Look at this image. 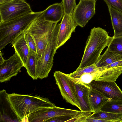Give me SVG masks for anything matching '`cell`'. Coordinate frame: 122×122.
Listing matches in <instances>:
<instances>
[{"label":"cell","instance_id":"cb8c5ba5","mask_svg":"<svg viewBox=\"0 0 122 122\" xmlns=\"http://www.w3.org/2000/svg\"><path fill=\"white\" fill-rule=\"evenodd\" d=\"M108 46L109 51L122 56V35L112 37Z\"/></svg>","mask_w":122,"mask_h":122},{"label":"cell","instance_id":"d4e9b609","mask_svg":"<svg viewBox=\"0 0 122 122\" xmlns=\"http://www.w3.org/2000/svg\"><path fill=\"white\" fill-rule=\"evenodd\" d=\"M62 4L64 14L72 15L76 6V0H62Z\"/></svg>","mask_w":122,"mask_h":122},{"label":"cell","instance_id":"7402d4cb","mask_svg":"<svg viewBox=\"0 0 122 122\" xmlns=\"http://www.w3.org/2000/svg\"><path fill=\"white\" fill-rule=\"evenodd\" d=\"M36 53L30 49L25 68L28 75L33 80L38 78L36 75Z\"/></svg>","mask_w":122,"mask_h":122},{"label":"cell","instance_id":"5bb4252c","mask_svg":"<svg viewBox=\"0 0 122 122\" xmlns=\"http://www.w3.org/2000/svg\"><path fill=\"white\" fill-rule=\"evenodd\" d=\"M64 11L62 2L51 5L39 16L41 18L52 22L58 23L62 18Z\"/></svg>","mask_w":122,"mask_h":122},{"label":"cell","instance_id":"d6986e66","mask_svg":"<svg viewBox=\"0 0 122 122\" xmlns=\"http://www.w3.org/2000/svg\"><path fill=\"white\" fill-rule=\"evenodd\" d=\"M122 73V66L103 68L95 80L115 82Z\"/></svg>","mask_w":122,"mask_h":122},{"label":"cell","instance_id":"1f68e13d","mask_svg":"<svg viewBox=\"0 0 122 122\" xmlns=\"http://www.w3.org/2000/svg\"><path fill=\"white\" fill-rule=\"evenodd\" d=\"M0 65L2 64L4 61L5 60L2 56V53L0 51Z\"/></svg>","mask_w":122,"mask_h":122},{"label":"cell","instance_id":"30bf717a","mask_svg":"<svg viewBox=\"0 0 122 122\" xmlns=\"http://www.w3.org/2000/svg\"><path fill=\"white\" fill-rule=\"evenodd\" d=\"M0 66L1 83L9 81L12 77L16 76L24 67L21 60L16 52L9 59L5 60Z\"/></svg>","mask_w":122,"mask_h":122},{"label":"cell","instance_id":"4316f807","mask_svg":"<svg viewBox=\"0 0 122 122\" xmlns=\"http://www.w3.org/2000/svg\"><path fill=\"white\" fill-rule=\"evenodd\" d=\"M24 33L25 40L29 49L35 52L36 54V47L33 38L30 33L27 32Z\"/></svg>","mask_w":122,"mask_h":122},{"label":"cell","instance_id":"8992f818","mask_svg":"<svg viewBox=\"0 0 122 122\" xmlns=\"http://www.w3.org/2000/svg\"><path fill=\"white\" fill-rule=\"evenodd\" d=\"M54 76L63 98L67 102L76 106L80 110L74 82L67 74L59 71L54 72Z\"/></svg>","mask_w":122,"mask_h":122},{"label":"cell","instance_id":"e575fe53","mask_svg":"<svg viewBox=\"0 0 122 122\" xmlns=\"http://www.w3.org/2000/svg\"><path fill=\"white\" fill-rule=\"evenodd\" d=\"M120 122H122V118Z\"/></svg>","mask_w":122,"mask_h":122},{"label":"cell","instance_id":"ffe728a7","mask_svg":"<svg viewBox=\"0 0 122 122\" xmlns=\"http://www.w3.org/2000/svg\"><path fill=\"white\" fill-rule=\"evenodd\" d=\"M122 59V56L106 49L104 53L100 55L95 64L97 67L103 68L115 62Z\"/></svg>","mask_w":122,"mask_h":122},{"label":"cell","instance_id":"ac0fdd59","mask_svg":"<svg viewBox=\"0 0 122 122\" xmlns=\"http://www.w3.org/2000/svg\"><path fill=\"white\" fill-rule=\"evenodd\" d=\"M114 30V36L122 35V12L107 6Z\"/></svg>","mask_w":122,"mask_h":122},{"label":"cell","instance_id":"9a60e30c","mask_svg":"<svg viewBox=\"0 0 122 122\" xmlns=\"http://www.w3.org/2000/svg\"><path fill=\"white\" fill-rule=\"evenodd\" d=\"M0 103L5 107L0 105V121L20 122L9 103L6 107L8 100L7 97V93L5 91L4 89L0 91Z\"/></svg>","mask_w":122,"mask_h":122},{"label":"cell","instance_id":"5b68a950","mask_svg":"<svg viewBox=\"0 0 122 122\" xmlns=\"http://www.w3.org/2000/svg\"><path fill=\"white\" fill-rule=\"evenodd\" d=\"M60 27V24L57 23L41 57L36 62V75L38 78L41 80L47 77L52 67Z\"/></svg>","mask_w":122,"mask_h":122},{"label":"cell","instance_id":"f546056e","mask_svg":"<svg viewBox=\"0 0 122 122\" xmlns=\"http://www.w3.org/2000/svg\"><path fill=\"white\" fill-rule=\"evenodd\" d=\"M122 66V59L115 62L103 68H108Z\"/></svg>","mask_w":122,"mask_h":122},{"label":"cell","instance_id":"44dd1931","mask_svg":"<svg viewBox=\"0 0 122 122\" xmlns=\"http://www.w3.org/2000/svg\"><path fill=\"white\" fill-rule=\"evenodd\" d=\"M89 117L107 120L109 122H120L122 118V114L100 110L93 112Z\"/></svg>","mask_w":122,"mask_h":122},{"label":"cell","instance_id":"4fadbf2b","mask_svg":"<svg viewBox=\"0 0 122 122\" xmlns=\"http://www.w3.org/2000/svg\"><path fill=\"white\" fill-rule=\"evenodd\" d=\"M74 81L81 107L80 111H92L89 98V93L91 86L89 84L81 83Z\"/></svg>","mask_w":122,"mask_h":122},{"label":"cell","instance_id":"7a4b0ae2","mask_svg":"<svg viewBox=\"0 0 122 122\" xmlns=\"http://www.w3.org/2000/svg\"><path fill=\"white\" fill-rule=\"evenodd\" d=\"M111 37L104 29L99 27L92 28L88 37L82 60L77 68L95 64L103 50L108 46Z\"/></svg>","mask_w":122,"mask_h":122},{"label":"cell","instance_id":"f1b7e54d","mask_svg":"<svg viewBox=\"0 0 122 122\" xmlns=\"http://www.w3.org/2000/svg\"><path fill=\"white\" fill-rule=\"evenodd\" d=\"M75 116L73 115L60 116L48 120L47 122H67V121L73 118Z\"/></svg>","mask_w":122,"mask_h":122},{"label":"cell","instance_id":"7c38bea8","mask_svg":"<svg viewBox=\"0 0 122 122\" xmlns=\"http://www.w3.org/2000/svg\"><path fill=\"white\" fill-rule=\"evenodd\" d=\"M60 23L56 46L57 50L70 38L78 26L72 15L64 14Z\"/></svg>","mask_w":122,"mask_h":122},{"label":"cell","instance_id":"ba28073f","mask_svg":"<svg viewBox=\"0 0 122 122\" xmlns=\"http://www.w3.org/2000/svg\"><path fill=\"white\" fill-rule=\"evenodd\" d=\"M81 112V111L63 108L56 106L39 109L27 116L29 122H45L51 119L60 116H76Z\"/></svg>","mask_w":122,"mask_h":122},{"label":"cell","instance_id":"277c9868","mask_svg":"<svg viewBox=\"0 0 122 122\" xmlns=\"http://www.w3.org/2000/svg\"><path fill=\"white\" fill-rule=\"evenodd\" d=\"M57 23L44 20L39 16L24 30V32L30 34L35 41L37 49L36 62L41 57Z\"/></svg>","mask_w":122,"mask_h":122},{"label":"cell","instance_id":"e0dca14e","mask_svg":"<svg viewBox=\"0 0 122 122\" xmlns=\"http://www.w3.org/2000/svg\"><path fill=\"white\" fill-rule=\"evenodd\" d=\"M90 104L93 112L98 111L109 99L102 93L91 87L89 93Z\"/></svg>","mask_w":122,"mask_h":122},{"label":"cell","instance_id":"83f0119b","mask_svg":"<svg viewBox=\"0 0 122 122\" xmlns=\"http://www.w3.org/2000/svg\"><path fill=\"white\" fill-rule=\"evenodd\" d=\"M107 6L110 5L122 12V0H103Z\"/></svg>","mask_w":122,"mask_h":122},{"label":"cell","instance_id":"6da1fadb","mask_svg":"<svg viewBox=\"0 0 122 122\" xmlns=\"http://www.w3.org/2000/svg\"><path fill=\"white\" fill-rule=\"evenodd\" d=\"M7 97L20 122L24 116L39 109L56 106L49 99L40 96L7 93Z\"/></svg>","mask_w":122,"mask_h":122},{"label":"cell","instance_id":"52a82bcc","mask_svg":"<svg viewBox=\"0 0 122 122\" xmlns=\"http://www.w3.org/2000/svg\"><path fill=\"white\" fill-rule=\"evenodd\" d=\"M33 12L29 4L24 0H10L0 4V22L9 20Z\"/></svg>","mask_w":122,"mask_h":122},{"label":"cell","instance_id":"9c48e42d","mask_svg":"<svg viewBox=\"0 0 122 122\" xmlns=\"http://www.w3.org/2000/svg\"><path fill=\"white\" fill-rule=\"evenodd\" d=\"M97 0H80L74 10L72 18L78 26L83 28L95 14Z\"/></svg>","mask_w":122,"mask_h":122},{"label":"cell","instance_id":"603a6c76","mask_svg":"<svg viewBox=\"0 0 122 122\" xmlns=\"http://www.w3.org/2000/svg\"><path fill=\"white\" fill-rule=\"evenodd\" d=\"M100 110L122 114V101L109 99L102 106Z\"/></svg>","mask_w":122,"mask_h":122},{"label":"cell","instance_id":"8fae6325","mask_svg":"<svg viewBox=\"0 0 122 122\" xmlns=\"http://www.w3.org/2000/svg\"><path fill=\"white\" fill-rule=\"evenodd\" d=\"M89 84L109 99L122 101V91L115 82L94 80Z\"/></svg>","mask_w":122,"mask_h":122},{"label":"cell","instance_id":"4dcf8cb0","mask_svg":"<svg viewBox=\"0 0 122 122\" xmlns=\"http://www.w3.org/2000/svg\"><path fill=\"white\" fill-rule=\"evenodd\" d=\"M109 122L107 120L91 118L89 117L87 118L85 121V122Z\"/></svg>","mask_w":122,"mask_h":122},{"label":"cell","instance_id":"836d02e7","mask_svg":"<svg viewBox=\"0 0 122 122\" xmlns=\"http://www.w3.org/2000/svg\"><path fill=\"white\" fill-rule=\"evenodd\" d=\"M10 0H0V4L6 3Z\"/></svg>","mask_w":122,"mask_h":122},{"label":"cell","instance_id":"2e32d148","mask_svg":"<svg viewBox=\"0 0 122 122\" xmlns=\"http://www.w3.org/2000/svg\"><path fill=\"white\" fill-rule=\"evenodd\" d=\"M15 52L18 54L25 67L30 49L25 40L23 32L20 34L12 42Z\"/></svg>","mask_w":122,"mask_h":122},{"label":"cell","instance_id":"3957f363","mask_svg":"<svg viewBox=\"0 0 122 122\" xmlns=\"http://www.w3.org/2000/svg\"><path fill=\"white\" fill-rule=\"evenodd\" d=\"M42 11L32 12L8 21L0 22V50L12 43Z\"/></svg>","mask_w":122,"mask_h":122},{"label":"cell","instance_id":"d6a6232c","mask_svg":"<svg viewBox=\"0 0 122 122\" xmlns=\"http://www.w3.org/2000/svg\"><path fill=\"white\" fill-rule=\"evenodd\" d=\"M21 122H29L27 115H26L23 117Z\"/></svg>","mask_w":122,"mask_h":122},{"label":"cell","instance_id":"484cf974","mask_svg":"<svg viewBox=\"0 0 122 122\" xmlns=\"http://www.w3.org/2000/svg\"><path fill=\"white\" fill-rule=\"evenodd\" d=\"M93 112L92 111H82L81 113L67 122H85L86 120L89 117Z\"/></svg>","mask_w":122,"mask_h":122}]
</instances>
